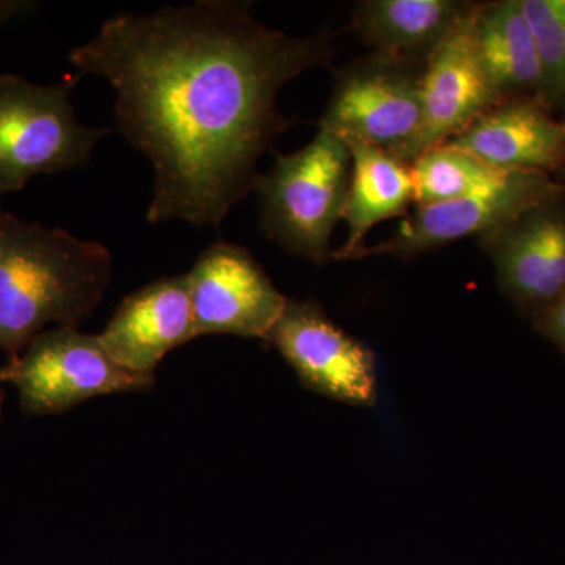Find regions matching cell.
<instances>
[{
    "instance_id": "cell-1",
    "label": "cell",
    "mask_w": 565,
    "mask_h": 565,
    "mask_svg": "<svg viewBox=\"0 0 565 565\" xmlns=\"http://www.w3.org/2000/svg\"><path fill=\"white\" fill-rule=\"evenodd\" d=\"M334 52L332 32L294 36L256 21L250 3L200 0L115 14L70 61L109 82L118 129L154 169L147 221L221 230L291 128L281 88Z\"/></svg>"
},
{
    "instance_id": "cell-2",
    "label": "cell",
    "mask_w": 565,
    "mask_h": 565,
    "mask_svg": "<svg viewBox=\"0 0 565 565\" xmlns=\"http://www.w3.org/2000/svg\"><path fill=\"white\" fill-rule=\"evenodd\" d=\"M111 280L103 244L0 210V351L20 355L54 327H79Z\"/></svg>"
},
{
    "instance_id": "cell-3",
    "label": "cell",
    "mask_w": 565,
    "mask_h": 565,
    "mask_svg": "<svg viewBox=\"0 0 565 565\" xmlns=\"http://www.w3.org/2000/svg\"><path fill=\"white\" fill-rule=\"evenodd\" d=\"M351 172L348 145L322 129L302 150L277 152L255 188L263 233L307 262L318 266L332 262L330 243L343 221Z\"/></svg>"
},
{
    "instance_id": "cell-4",
    "label": "cell",
    "mask_w": 565,
    "mask_h": 565,
    "mask_svg": "<svg viewBox=\"0 0 565 565\" xmlns=\"http://www.w3.org/2000/svg\"><path fill=\"white\" fill-rule=\"evenodd\" d=\"M82 74L41 85L0 74V199L32 178L79 169L110 129L82 125L71 95Z\"/></svg>"
},
{
    "instance_id": "cell-5",
    "label": "cell",
    "mask_w": 565,
    "mask_h": 565,
    "mask_svg": "<svg viewBox=\"0 0 565 565\" xmlns=\"http://www.w3.org/2000/svg\"><path fill=\"white\" fill-rule=\"evenodd\" d=\"M0 384L17 390L22 412L62 415L93 397L148 392L154 375L125 370L111 360L98 334L79 327H51L0 367Z\"/></svg>"
},
{
    "instance_id": "cell-6",
    "label": "cell",
    "mask_w": 565,
    "mask_h": 565,
    "mask_svg": "<svg viewBox=\"0 0 565 565\" xmlns=\"http://www.w3.org/2000/svg\"><path fill=\"white\" fill-rule=\"evenodd\" d=\"M424 68L426 63L374 52L349 63L337 73L319 129L405 162L422 129Z\"/></svg>"
},
{
    "instance_id": "cell-7",
    "label": "cell",
    "mask_w": 565,
    "mask_h": 565,
    "mask_svg": "<svg viewBox=\"0 0 565 565\" xmlns=\"http://www.w3.org/2000/svg\"><path fill=\"white\" fill-rule=\"evenodd\" d=\"M563 191V185L552 174L511 170L470 195L416 206L415 214L401 222L392 237L384 243L364 245L349 262L371 256L414 258L467 237L478 239Z\"/></svg>"
},
{
    "instance_id": "cell-8",
    "label": "cell",
    "mask_w": 565,
    "mask_h": 565,
    "mask_svg": "<svg viewBox=\"0 0 565 565\" xmlns=\"http://www.w3.org/2000/svg\"><path fill=\"white\" fill-rule=\"evenodd\" d=\"M267 343L310 392L356 407L377 403L374 352L334 323L316 300L288 297Z\"/></svg>"
},
{
    "instance_id": "cell-9",
    "label": "cell",
    "mask_w": 565,
    "mask_h": 565,
    "mask_svg": "<svg viewBox=\"0 0 565 565\" xmlns=\"http://www.w3.org/2000/svg\"><path fill=\"white\" fill-rule=\"evenodd\" d=\"M185 275L196 338L230 334L267 343L288 297L247 248L212 244Z\"/></svg>"
},
{
    "instance_id": "cell-10",
    "label": "cell",
    "mask_w": 565,
    "mask_h": 565,
    "mask_svg": "<svg viewBox=\"0 0 565 565\" xmlns=\"http://www.w3.org/2000/svg\"><path fill=\"white\" fill-rule=\"evenodd\" d=\"M498 288L534 319L565 296V192L478 237Z\"/></svg>"
},
{
    "instance_id": "cell-11",
    "label": "cell",
    "mask_w": 565,
    "mask_h": 565,
    "mask_svg": "<svg viewBox=\"0 0 565 565\" xmlns=\"http://www.w3.org/2000/svg\"><path fill=\"white\" fill-rule=\"evenodd\" d=\"M473 9L427 58L423 77V122L405 156L412 166L424 151L448 143L487 110L503 103L487 79L473 44Z\"/></svg>"
},
{
    "instance_id": "cell-12",
    "label": "cell",
    "mask_w": 565,
    "mask_h": 565,
    "mask_svg": "<svg viewBox=\"0 0 565 565\" xmlns=\"http://www.w3.org/2000/svg\"><path fill=\"white\" fill-rule=\"evenodd\" d=\"M98 338L115 363L154 375L173 349L196 338L188 275L161 278L129 294Z\"/></svg>"
},
{
    "instance_id": "cell-13",
    "label": "cell",
    "mask_w": 565,
    "mask_h": 565,
    "mask_svg": "<svg viewBox=\"0 0 565 565\" xmlns=\"http://www.w3.org/2000/svg\"><path fill=\"white\" fill-rule=\"evenodd\" d=\"M448 143L494 169L556 177L565 167V118L535 96L505 99Z\"/></svg>"
},
{
    "instance_id": "cell-14",
    "label": "cell",
    "mask_w": 565,
    "mask_h": 565,
    "mask_svg": "<svg viewBox=\"0 0 565 565\" xmlns=\"http://www.w3.org/2000/svg\"><path fill=\"white\" fill-rule=\"evenodd\" d=\"M473 3L459 0H364L352 28L374 54L426 63Z\"/></svg>"
},
{
    "instance_id": "cell-15",
    "label": "cell",
    "mask_w": 565,
    "mask_h": 565,
    "mask_svg": "<svg viewBox=\"0 0 565 565\" xmlns=\"http://www.w3.org/2000/svg\"><path fill=\"white\" fill-rule=\"evenodd\" d=\"M352 172L343 221L348 237L343 247L333 250L334 262H349L364 247L367 233L379 223L407 215L415 203L412 166L388 151L363 143H348Z\"/></svg>"
},
{
    "instance_id": "cell-16",
    "label": "cell",
    "mask_w": 565,
    "mask_h": 565,
    "mask_svg": "<svg viewBox=\"0 0 565 565\" xmlns=\"http://www.w3.org/2000/svg\"><path fill=\"white\" fill-rule=\"evenodd\" d=\"M471 31L478 61L500 98H539L541 65L522 2L475 3Z\"/></svg>"
},
{
    "instance_id": "cell-17",
    "label": "cell",
    "mask_w": 565,
    "mask_h": 565,
    "mask_svg": "<svg viewBox=\"0 0 565 565\" xmlns=\"http://www.w3.org/2000/svg\"><path fill=\"white\" fill-rule=\"evenodd\" d=\"M505 172L511 170L494 169L470 152L449 143L440 145L424 151L412 163L415 204L430 206L470 195L500 180Z\"/></svg>"
},
{
    "instance_id": "cell-18",
    "label": "cell",
    "mask_w": 565,
    "mask_h": 565,
    "mask_svg": "<svg viewBox=\"0 0 565 565\" xmlns=\"http://www.w3.org/2000/svg\"><path fill=\"white\" fill-rule=\"evenodd\" d=\"M533 32L542 84L539 99L565 118V0H520Z\"/></svg>"
},
{
    "instance_id": "cell-19",
    "label": "cell",
    "mask_w": 565,
    "mask_h": 565,
    "mask_svg": "<svg viewBox=\"0 0 565 565\" xmlns=\"http://www.w3.org/2000/svg\"><path fill=\"white\" fill-rule=\"evenodd\" d=\"M531 326L565 355V296L544 313L531 319Z\"/></svg>"
},
{
    "instance_id": "cell-20",
    "label": "cell",
    "mask_w": 565,
    "mask_h": 565,
    "mask_svg": "<svg viewBox=\"0 0 565 565\" xmlns=\"http://www.w3.org/2000/svg\"><path fill=\"white\" fill-rule=\"evenodd\" d=\"M33 7L35 2H28V0H0V25Z\"/></svg>"
},
{
    "instance_id": "cell-21",
    "label": "cell",
    "mask_w": 565,
    "mask_h": 565,
    "mask_svg": "<svg viewBox=\"0 0 565 565\" xmlns=\"http://www.w3.org/2000/svg\"><path fill=\"white\" fill-rule=\"evenodd\" d=\"M555 180L559 182L561 185H563L565 192V167L563 170H561L559 173L556 174Z\"/></svg>"
},
{
    "instance_id": "cell-22",
    "label": "cell",
    "mask_w": 565,
    "mask_h": 565,
    "mask_svg": "<svg viewBox=\"0 0 565 565\" xmlns=\"http://www.w3.org/2000/svg\"><path fill=\"white\" fill-rule=\"evenodd\" d=\"M3 399H6V393H3L2 384H0V416H2Z\"/></svg>"
}]
</instances>
